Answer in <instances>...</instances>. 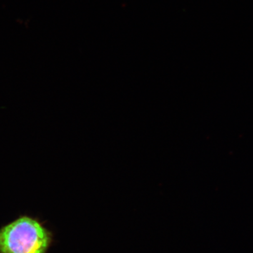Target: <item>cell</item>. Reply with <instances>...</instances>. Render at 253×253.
<instances>
[{
  "label": "cell",
  "instance_id": "obj_1",
  "mask_svg": "<svg viewBox=\"0 0 253 253\" xmlns=\"http://www.w3.org/2000/svg\"><path fill=\"white\" fill-rule=\"evenodd\" d=\"M51 234L36 219L19 218L0 230V253H45Z\"/></svg>",
  "mask_w": 253,
  "mask_h": 253
}]
</instances>
